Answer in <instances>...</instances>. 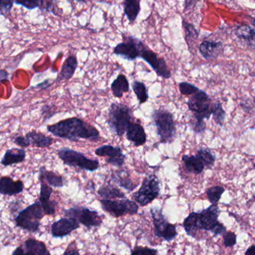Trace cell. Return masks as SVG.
Masks as SVG:
<instances>
[{
    "mask_svg": "<svg viewBox=\"0 0 255 255\" xmlns=\"http://www.w3.org/2000/svg\"><path fill=\"white\" fill-rule=\"evenodd\" d=\"M154 234L156 238H161L166 242L174 241L178 236L176 225L172 224L163 215L162 209L151 208Z\"/></svg>",
    "mask_w": 255,
    "mask_h": 255,
    "instance_id": "obj_7",
    "label": "cell"
},
{
    "mask_svg": "<svg viewBox=\"0 0 255 255\" xmlns=\"http://www.w3.org/2000/svg\"><path fill=\"white\" fill-rule=\"evenodd\" d=\"M223 48L221 42L205 40L199 46V52L205 59H211L218 57Z\"/></svg>",
    "mask_w": 255,
    "mask_h": 255,
    "instance_id": "obj_19",
    "label": "cell"
},
{
    "mask_svg": "<svg viewBox=\"0 0 255 255\" xmlns=\"http://www.w3.org/2000/svg\"><path fill=\"white\" fill-rule=\"evenodd\" d=\"M236 35L238 38L244 40L247 46L255 49V31L247 25H241L237 28Z\"/></svg>",
    "mask_w": 255,
    "mask_h": 255,
    "instance_id": "obj_25",
    "label": "cell"
},
{
    "mask_svg": "<svg viewBox=\"0 0 255 255\" xmlns=\"http://www.w3.org/2000/svg\"><path fill=\"white\" fill-rule=\"evenodd\" d=\"M15 0H0V15L6 16L10 13Z\"/></svg>",
    "mask_w": 255,
    "mask_h": 255,
    "instance_id": "obj_41",
    "label": "cell"
},
{
    "mask_svg": "<svg viewBox=\"0 0 255 255\" xmlns=\"http://www.w3.org/2000/svg\"><path fill=\"white\" fill-rule=\"evenodd\" d=\"M62 255H80L79 250L76 247V243L73 242L70 244V245L67 247V250Z\"/></svg>",
    "mask_w": 255,
    "mask_h": 255,
    "instance_id": "obj_45",
    "label": "cell"
},
{
    "mask_svg": "<svg viewBox=\"0 0 255 255\" xmlns=\"http://www.w3.org/2000/svg\"><path fill=\"white\" fill-rule=\"evenodd\" d=\"M44 215L41 204L38 201L21 211L15 218V224L22 230L36 233L40 229V220Z\"/></svg>",
    "mask_w": 255,
    "mask_h": 255,
    "instance_id": "obj_4",
    "label": "cell"
},
{
    "mask_svg": "<svg viewBox=\"0 0 255 255\" xmlns=\"http://www.w3.org/2000/svg\"><path fill=\"white\" fill-rule=\"evenodd\" d=\"M194 1L195 0H185V1H184V7H185V9L190 8L191 6L195 4Z\"/></svg>",
    "mask_w": 255,
    "mask_h": 255,
    "instance_id": "obj_50",
    "label": "cell"
},
{
    "mask_svg": "<svg viewBox=\"0 0 255 255\" xmlns=\"http://www.w3.org/2000/svg\"><path fill=\"white\" fill-rule=\"evenodd\" d=\"M139 58H142L147 64L151 66L159 77L168 79L171 77L170 70L163 58H159L157 54L148 49L143 43L141 45Z\"/></svg>",
    "mask_w": 255,
    "mask_h": 255,
    "instance_id": "obj_11",
    "label": "cell"
},
{
    "mask_svg": "<svg viewBox=\"0 0 255 255\" xmlns=\"http://www.w3.org/2000/svg\"><path fill=\"white\" fill-rule=\"evenodd\" d=\"M254 104H255V97H254Z\"/></svg>",
    "mask_w": 255,
    "mask_h": 255,
    "instance_id": "obj_54",
    "label": "cell"
},
{
    "mask_svg": "<svg viewBox=\"0 0 255 255\" xmlns=\"http://www.w3.org/2000/svg\"><path fill=\"white\" fill-rule=\"evenodd\" d=\"M78 67L77 58L75 55H70L64 61L62 65L59 76L58 77V81L70 80L73 78L76 73Z\"/></svg>",
    "mask_w": 255,
    "mask_h": 255,
    "instance_id": "obj_22",
    "label": "cell"
},
{
    "mask_svg": "<svg viewBox=\"0 0 255 255\" xmlns=\"http://www.w3.org/2000/svg\"><path fill=\"white\" fill-rule=\"evenodd\" d=\"M25 156L26 154L23 148H10L6 150L4 152L1 160V165L4 166H8L22 163L25 160Z\"/></svg>",
    "mask_w": 255,
    "mask_h": 255,
    "instance_id": "obj_18",
    "label": "cell"
},
{
    "mask_svg": "<svg viewBox=\"0 0 255 255\" xmlns=\"http://www.w3.org/2000/svg\"><path fill=\"white\" fill-rule=\"evenodd\" d=\"M245 255H255V246H252L246 252Z\"/></svg>",
    "mask_w": 255,
    "mask_h": 255,
    "instance_id": "obj_51",
    "label": "cell"
},
{
    "mask_svg": "<svg viewBox=\"0 0 255 255\" xmlns=\"http://www.w3.org/2000/svg\"><path fill=\"white\" fill-rule=\"evenodd\" d=\"M24 190V184L20 180L13 181L10 177L4 176L0 178V193L4 196H14L22 193Z\"/></svg>",
    "mask_w": 255,
    "mask_h": 255,
    "instance_id": "obj_16",
    "label": "cell"
},
{
    "mask_svg": "<svg viewBox=\"0 0 255 255\" xmlns=\"http://www.w3.org/2000/svg\"><path fill=\"white\" fill-rule=\"evenodd\" d=\"M187 106L189 110L193 112V118L195 119L205 121L210 119L212 115L211 99L206 92L201 90L189 99Z\"/></svg>",
    "mask_w": 255,
    "mask_h": 255,
    "instance_id": "obj_10",
    "label": "cell"
},
{
    "mask_svg": "<svg viewBox=\"0 0 255 255\" xmlns=\"http://www.w3.org/2000/svg\"><path fill=\"white\" fill-rule=\"evenodd\" d=\"M160 191L158 178L155 175H149L144 178L138 191L132 195V199L139 206H146L158 197Z\"/></svg>",
    "mask_w": 255,
    "mask_h": 255,
    "instance_id": "obj_6",
    "label": "cell"
},
{
    "mask_svg": "<svg viewBox=\"0 0 255 255\" xmlns=\"http://www.w3.org/2000/svg\"><path fill=\"white\" fill-rule=\"evenodd\" d=\"M12 255H30L28 253H27L22 247H19L15 249L14 251L12 253Z\"/></svg>",
    "mask_w": 255,
    "mask_h": 255,
    "instance_id": "obj_47",
    "label": "cell"
},
{
    "mask_svg": "<svg viewBox=\"0 0 255 255\" xmlns=\"http://www.w3.org/2000/svg\"><path fill=\"white\" fill-rule=\"evenodd\" d=\"M43 208V212L45 215H53L55 213V208H56L57 202L55 201H50L40 203Z\"/></svg>",
    "mask_w": 255,
    "mask_h": 255,
    "instance_id": "obj_42",
    "label": "cell"
},
{
    "mask_svg": "<svg viewBox=\"0 0 255 255\" xmlns=\"http://www.w3.org/2000/svg\"><path fill=\"white\" fill-rule=\"evenodd\" d=\"M132 89H133L135 95L136 96L139 104H143L148 101V91H147L146 87L142 82L133 81L132 83Z\"/></svg>",
    "mask_w": 255,
    "mask_h": 255,
    "instance_id": "obj_29",
    "label": "cell"
},
{
    "mask_svg": "<svg viewBox=\"0 0 255 255\" xmlns=\"http://www.w3.org/2000/svg\"><path fill=\"white\" fill-rule=\"evenodd\" d=\"M179 90L181 94L185 96L193 95L199 91V88L189 82H183L179 84Z\"/></svg>",
    "mask_w": 255,
    "mask_h": 255,
    "instance_id": "obj_36",
    "label": "cell"
},
{
    "mask_svg": "<svg viewBox=\"0 0 255 255\" xmlns=\"http://www.w3.org/2000/svg\"><path fill=\"white\" fill-rule=\"evenodd\" d=\"M58 155L64 164L71 167H77L83 170L94 172L100 168V162L88 158L83 153L68 148L58 150Z\"/></svg>",
    "mask_w": 255,
    "mask_h": 255,
    "instance_id": "obj_5",
    "label": "cell"
},
{
    "mask_svg": "<svg viewBox=\"0 0 255 255\" xmlns=\"http://www.w3.org/2000/svg\"><path fill=\"white\" fill-rule=\"evenodd\" d=\"M127 138L134 146H140L146 142L147 135L140 124L130 123L127 128Z\"/></svg>",
    "mask_w": 255,
    "mask_h": 255,
    "instance_id": "obj_17",
    "label": "cell"
},
{
    "mask_svg": "<svg viewBox=\"0 0 255 255\" xmlns=\"http://www.w3.org/2000/svg\"><path fill=\"white\" fill-rule=\"evenodd\" d=\"M133 119L131 109L123 103H114L111 105L107 123L111 130L115 134L122 136Z\"/></svg>",
    "mask_w": 255,
    "mask_h": 255,
    "instance_id": "obj_2",
    "label": "cell"
},
{
    "mask_svg": "<svg viewBox=\"0 0 255 255\" xmlns=\"http://www.w3.org/2000/svg\"><path fill=\"white\" fill-rule=\"evenodd\" d=\"M52 85L51 82H49V80L44 81V82H42V83L39 84L37 85V88H40L41 89H45V88H48V87Z\"/></svg>",
    "mask_w": 255,
    "mask_h": 255,
    "instance_id": "obj_49",
    "label": "cell"
},
{
    "mask_svg": "<svg viewBox=\"0 0 255 255\" xmlns=\"http://www.w3.org/2000/svg\"><path fill=\"white\" fill-rule=\"evenodd\" d=\"M124 41L117 45L114 54L128 61H134L139 58V51L142 42L133 36L124 35Z\"/></svg>",
    "mask_w": 255,
    "mask_h": 255,
    "instance_id": "obj_12",
    "label": "cell"
},
{
    "mask_svg": "<svg viewBox=\"0 0 255 255\" xmlns=\"http://www.w3.org/2000/svg\"><path fill=\"white\" fill-rule=\"evenodd\" d=\"M15 4L22 6L28 10L40 8L41 10L44 0H15Z\"/></svg>",
    "mask_w": 255,
    "mask_h": 255,
    "instance_id": "obj_34",
    "label": "cell"
},
{
    "mask_svg": "<svg viewBox=\"0 0 255 255\" xmlns=\"http://www.w3.org/2000/svg\"><path fill=\"white\" fill-rule=\"evenodd\" d=\"M211 111L214 121L217 125L223 127L226 120V113L220 102H215L211 104Z\"/></svg>",
    "mask_w": 255,
    "mask_h": 255,
    "instance_id": "obj_31",
    "label": "cell"
},
{
    "mask_svg": "<svg viewBox=\"0 0 255 255\" xmlns=\"http://www.w3.org/2000/svg\"><path fill=\"white\" fill-rule=\"evenodd\" d=\"M124 13L130 23L135 22L140 11V0H125L123 3Z\"/></svg>",
    "mask_w": 255,
    "mask_h": 255,
    "instance_id": "obj_26",
    "label": "cell"
},
{
    "mask_svg": "<svg viewBox=\"0 0 255 255\" xmlns=\"http://www.w3.org/2000/svg\"><path fill=\"white\" fill-rule=\"evenodd\" d=\"M98 194L103 199H127L124 192L112 184L101 186L98 190Z\"/></svg>",
    "mask_w": 255,
    "mask_h": 255,
    "instance_id": "obj_28",
    "label": "cell"
},
{
    "mask_svg": "<svg viewBox=\"0 0 255 255\" xmlns=\"http://www.w3.org/2000/svg\"><path fill=\"white\" fill-rule=\"evenodd\" d=\"M183 27H184V31H185L186 36L187 38L197 39L199 37V31L196 29V27L193 24L187 22V21L183 19Z\"/></svg>",
    "mask_w": 255,
    "mask_h": 255,
    "instance_id": "obj_38",
    "label": "cell"
},
{
    "mask_svg": "<svg viewBox=\"0 0 255 255\" xmlns=\"http://www.w3.org/2000/svg\"><path fill=\"white\" fill-rule=\"evenodd\" d=\"M205 165V167L211 168L215 163L216 157L214 153L208 148H201L196 154Z\"/></svg>",
    "mask_w": 255,
    "mask_h": 255,
    "instance_id": "obj_30",
    "label": "cell"
},
{
    "mask_svg": "<svg viewBox=\"0 0 255 255\" xmlns=\"http://www.w3.org/2000/svg\"><path fill=\"white\" fill-rule=\"evenodd\" d=\"M79 228L80 224L77 220L70 217H64L52 223L51 235L55 238H62L68 236Z\"/></svg>",
    "mask_w": 255,
    "mask_h": 255,
    "instance_id": "obj_15",
    "label": "cell"
},
{
    "mask_svg": "<svg viewBox=\"0 0 255 255\" xmlns=\"http://www.w3.org/2000/svg\"><path fill=\"white\" fill-rule=\"evenodd\" d=\"M66 217L75 219L79 224L83 225L88 229L97 228L103 224V217L97 211L89 209L86 207L74 206L64 211Z\"/></svg>",
    "mask_w": 255,
    "mask_h": 255,
    "instance_id": "obj_9",
    "label": "cell"
},
{
    "mask_svg": "<svg viewBox=\"0 0 255 255\" xmlns=\"http://www.w3.org/2000/svg\"><path fill=\"white\" fill-rule=\"evenodd\" d=\"M253 25H254L255 28V19H254V20H253Z\"/></svg>",
    "mask_w": 255,
    "mask_h": 255,
    "instance_id": "obj_53",
    "label": "cell"
},
{
    "mask_svg": "<svg viewBox=\"0 0 255 255\" xmlns=\"http://www.w3.org/2000/svg\"><path fill=\"white\" fill-rule=\"evenodd\" d=\"M38 178L40 181H46L50 187H63L64 186V178L52 171L46 170L45 166L40 168Z\"/></svg>",
    "mask_w": 255,
    "mask_h": 255,
    "instance_id": "obj_21",
    "label": "cell"
},
{
    "mask_svg": "<svg viewBox=\"0 0 255 255\" xmlns=\"http://www.w3.org/2000/svg\"><path fill=\"white\" fill-rule=\"evenodd\" d=\"M113 180L120 187L128 191H132L138 186L137 184H134L127 175H122V172H120V174L117 172L116 175L113 176Z\"/></svg>",
    "mask_w": 255,
    "mask_h": 255,
    "instance_id": "obj_32",
    "label": "cell"
},
{
    "mask_svg": "<svg viewBox=\"0 0 255 255\" xmlns=\"http://www.w3.org/2000/svg\"><path fill=\"white\" fill-rule=\"evenodd\" d=\"M114 96L117 98H122L125 93L129 91V82L124 75L120 74L114 81L111 86Z\"/></svg>",
    "mask_w": 255,
    "mask_h": 255,
    "instance_id": "obj_27",
    "label": "cell"
},
{
    "mask_svg": "<svg viewBox=\"0 0 255 255\" xmlns=\"http://www.w3.org/2000/svg\"><path fill=\"white\" fill-rule=\"evenodd\" d=\"M25 136L29 142L30 145L38 148H46L50 146L53 142V139L52 137L36 130L28 132Z\"/></svg>",
    "mask_w": 255,
    "mask_h": 255,
    "instance_id": "obj_20",
    "label": "cell"
},
{
    "mask_svg": "<svg viewBox=\"0 0 255 255\" xmlns=\"http://www.w3.org/2000/svg\"><path fill=\"white\" fill-rule=\"evenodd\" d=\"M182 161L187 172L190 173H194L196 175L202 173L205 169V166L202 160L196 155H187L184 154L182 156Z\"/></svg>",
    "mask_w": 255,
    "mask_h": 255,
    "instance_id": "obj_23",
    "label": "cell"
},
{
    "mask_svg": "<svg viewBox=\"0 0 255 255\" xmlns=\"http://www.w3.org/2000/svg\"><path fill=\"white\" fill-rule=\"evenodd\" d=\"M223 240H224V245L226 247H232L237 244V236L234 232H225Z\"/></svg>",
    "mask_w": 255,
    "mask_h": 255,
    "instance_id": "obj_43",
    "label": "cell"
},
{
    "mask_svg": "<svg viewBox=\"0 0 255 255\" xmlns=\"http://www.w3.org/2000/svg\"><path fill=\"white\" fill-rule=\"evenodd\" d=\"M219 208L216 204L202 210L200 212H196V229L199 231L212 232L214 226L219 223Z\"/></svg>",
    "mask_w": 255,
    "mask_h": 255,
    "instance_id": "obj_13",
    "label": "cell"
},
{
    "mask_svg": "<svg viewBox=\"0 0 255 255\" xmlns=\"http://www.w3.org/2000/svg\"><path fill=\"white\" fill-rule=\"evenodd\" d=\"M7 79H8V73H7V72L4 70H0V84L7 81Z\"/></svg>",
    "mask_w": 255,
    "mask_h": 255,
    "instance_id": "obj_46",
    "label": "cell"
},
{
    "mask_svg": "<svg viewBox=\"0 0 255 255\" xmlns=\"http://www.w3.org/2000/svg\"><path fill=\"white\" fill-rule=\"evenodd\" d=\"M46 129L54 136L70 141L84 139L97 142L100 139V131L79 118H69L58 124L47 126Z\"/></svg>",
    "mask_w": 255,
    "mask_h": 255,
    "instance_id": "obj_1",
    "label": "cell"
},
{
    "mask_svg": "<svg viewBox=\"0 0 255 255\" xmlns=\"http://www.w3.org/2000/svg\"><path fill=\"white\" fill-rule=\"evenodd\" d=\"M102 208L103 211L115 217H124L126 215H134L137 214L139 205L134 201L128 199H100Z\"/></svg>",
    "mask_w": 255,
    "mask_h": 255,
    "instance_id": "obj_8",
    "label": "cell"
},
{
    "mask_svg": "<svg viewBox=\"0 0 255 255\" xmlns=\"http://www.w3.org/2000/svg\"><path fill=\"white\" fill-rule=\"evenodd\" d=\"M95 154L100 157H106V162L109 164L117 167H121L125 163L126 155L123 153L121 147L111 145H102L95 150Z\"/></svg>",
    "mask_w": 255,
    "mask_h": 255,
    "instance_id": "obj_14",
    "label": "cell"
},
{
    "mask_svg": "<svg viewBox=\"0 0 255 255\" xmlns=\"http://www.w3.org/2000/svg\"><path fill=\"white\" fill-rule=\"evenodd\" d=\"M13 142L16 145H19L22 148H26V147L30 146L29 142L27 140L25 136H16L13 139H12Z\"/></svg>",
    "mask_w": 255,
    "mask_h": 255,
    "instance_id": "obj_44",
    "label": "cell"
},
{
    "mask_svg": "<svg viewBox=\"0 0 255 255\" xmlns=\"http://www.w3.org/2000/svg\"><path fill=\"white\" fill-rule=\"evenodd\" d=\"M130 255H159L158 251L155 249L148 247H133L130 251Z\"/></svg>",
    "mask_w": 255,
    "mask_h": 255,
    "instance_id": "obj_37",
    "label": "cell"
},
{
    "mask_svg": "<svg viewBox=\"0 0 255 255\" xmlns=\"http://www.w3.org/2000/svg\"><path fill=\"white\" fill-rule=\"evenodd\" d=\"M224 192V187H221V186L210 187L206 190L208 199L212 204L217 203L221 199Z\"/></svg>",
    "mask_w": 255,
    "mask_h": 255,
    "instance_id": "obj_33",
    "label": "cell"
},
{
    "mask_svg": "<svg viewBox=\"0 0 255 255\" xmlns=\"http://www.w3.org/2000/svg\"><path fill=\"white\" fill-rule=\"evenodd\" d=\"M250 102H249V100H248V103H247V101H246V100H244V102H242V103H241V107L243 108V109H244V111H250V110H252V109H253V106H252V105L250 104V105H249L250 104Z\"/></svg>",
    "mask_w": 255,
    "mask_h": 255,
    "instance_id": "obj_48",
    "label": "cell"
},
{
    "mask_svg": "<svg viewBox=\"0 0 255 255\" xmlns=\"http://www.w3.org/2000/svg\"><path fill=\"white\" fill-rule=\"evenodd\" d=\"M189 124H190V127L195 133H203L206 130V124H205V121H201V120H196L193 118Z\"/></svg>",
    "mask_w": 255,
    "mask_h": 255,
    "instance_id": "obj_39",
    "label": "cell"
},
{
    "mask_svg": "<svg viewBox=\"0 0 255 255\" xmlns=\"http://www.w3.org/2000/svg\"><path fill=\"white\" fill-rule=\"evenodd\" d=\"M73 1H77V2L80 3H86V0H72Z\"/></svg>",
    "mask_w": 255,
    "mask_h": 255,
    "instance_id": "obj_52",
    "label": "cell"
},
{
    "mask_svg": "<svg viewBox=\"0 0 255 255\" xmlns=\"http://www.w3.org/2000/svg\"><path fill=\"white\" fill-rule=\"evenodd\" d=\"M254 166H255V165H254Z\"/></svg>",
    "mask_w": 255,
    "mask_h": 255,
    "instance_id": "obj_55",
    "label": "cell"
},
{
    "mask_svg": "<svg viewBox=\"0 0 255 255\" xmlns=\"http://www.w3.org/2000/svg\"><path fill=\"white\" fill-rule=\"evenodd\" d=\"M25 251L30 255H51L46 248V244L34 239H28L25 241Z\"/></svg>",
    "mask_w": 255,
    "mask_h": 255,
    "instance_id": "obj_24",
    "label": "cell"
},
{
    "mask_svg": "<svg viewBox=\"0 0 255 255\" xmlns=\"http://www.w3.org/2000/svg\"><path fill=\"white\" fill-rule=\"evenodd\" d=\"M56 113V109H55L54 106L44 105L41 108V116L43 117V121H44L50 119Z\"/></svg>",
    "mask_w": 255,
    "mask_h": 255,
    "instance_id": "obj_40",
    "label": "cell"
},
{
    "mask_svg": "<svg viewBox=\"0 0 255 255\" xmlns=\"http://www.w3.org/2000/svg\"><path fill=\"white\" fill-rule=\"evenodd\" d=\"M52 193H53V190L49 184H46L45 181H40V196H39V202L40 203L49 202Z\"/></svg>",
    "mask_w": 255,
    "mask_h": 255,
    "instance_id": "obj_35",
    "label": "cell"
},
{
    "mask_svg": "<svg viewBox=\"0 0 255 255\" xmlns=\"http://www.w3.org/2000/svg\"><path fill=\"white\" fill-rule=\"evenodd\" d=\"M151 119L160 142L170 143L173 142L176 134V128L172 114L166 109H157L151 114Z\"/></svg>",
    "mask_w": 255,
    "mask_h": 255,
    "instance_id": "obj_3",
    "label": "cell"
}]
</instances>
